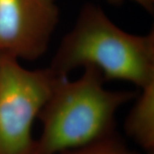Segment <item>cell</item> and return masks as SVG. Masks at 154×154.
Here are the masks:
<instances>
[{
	"mask_svg": "<svg viewBox=\"0 0 154 154\" xmlns=\"http://www.w3.org/2000/svg\"><path fill=\"white\" fill-rule=\"evenodd\" d=\"M0 61H1V57H0Z\"/></svg>",
	"mask_w": 154,
	"mask_h": 154,
	"instance_id": "cell-9",
	"label": "cell"
},
{
	"mask_svg": "<svg viewBox=\"0 0 154 154\" xmlns=\"http://www.w3.org/2000/svg\"><path fill=\"white\" fill-rule=\"evenodd\" d=\"M124 122L127 134L146 152L154 150V83L140 89Z\"/></svg>",
	"mask_w": 154,
	"mask_h": 154,
	"instance_id": "cell-5",
	"label": "cell"
},
{
	"mask_svg": "<svg viewBox=\"0 0 154 154\" xmlns=\"http://www.w3.org/2000/svg\"><path fill=\"white\" fill-rule=\"evenodd\" d=\"M147 154H154L153 152H146Z\"/></svg>",
	"mask_w": 154,
	"mask_h": 154,
	"instance_id": "cell-8",
	"label": "cell"
},
{
	"mask_svg": "<svg viewBox=\"0 0 154 154\" xmlns=\"http://www.w3.org/2000/svg\"><path fill=\"white\" fill-rule=\"evenodd\" d=\"M83 69L75 80L57 79L38 116L36 154H61L113 135L118 110L135 99L134 91L107 89L96 69Z\"/></svg>",
	"mask_w": 154,
	"mask_h": 154,
	"instance_id": "cell-2",
	"label": "cell"
},
{
	"mask_svg": "<svg viewBox=\"0 0 154 154\" xmlns=\"http://www.w3.org/2000/svg\"><path fill=\"white\" fill-rule=\"evenodd\" d=\"M61 154H138L129 149L115 134L99 141Z\"/></svg>",
	"mask_w": 154,
	"mask_h": 154,
	"instance_id": "cell-6",
	"label": "cell"
},
{
	"mask_svg": "<svg viewBox=\"0 0 154 154\" xmlns=\"http://www.w3.org/2000/svg\"><path fill=\"white\" fill-rule=\"evenodd\" d=\"M59 76L29 69L12 57L0 61V154H36L33 123Z\"/></svg>",
	"mask_w": 154,
	"mask_h": 154,
	"instance_id": "cell-3",
	"label": "cell"
},
{
	"mask_svg": "<svg viewBox=\"0 0 154 154\" xmlns=\"http://www.w3.org/2000/svg\"><path fill=\"white\" fill-rule=\"evenodd\" d=\"M110 4L113 5H121L125 0H107ZM132 2L135 3L136 5L143 8L145 11L148 12H153L154 10V0H131Z\"/></svg>",
	"mask_w": 154,
	"mask_h": 154,
	"instance_id": "cell-7",
	"label": "cell"
},
{
	"mask_svg": "<svg viewBox=\"0 0 154 154\" xmlns=\"http://www.w3.org/2000/svg\"><path fill=\"white\" fill-rule=\"evenodd\" d=\"M59 22L57 0H0V57L35 61Z\"/></svg>",
	"mask_w": 154,
	"mask_h": 154,
	"instance_id": "cell-4",
	"label": "cell"
},
{
	"mask_svg": "<svg viewBox=\"0 0 154 154\" xmlns=\"http://www.w3.org/2000/svg\"><path fill=\"white\" fill-rule=\"evenodd\" d=\"M49 68L59 77L94 68L105 81L127 82L141 89L154 83V31L143 35L126 32L102 8L88 3L61 40Z\"/></svg>",
	"mask_w": 154,
	"mask_h": 154,
	"instance_id": "cell-1",
	"label": "cell"
}]
</instances>
